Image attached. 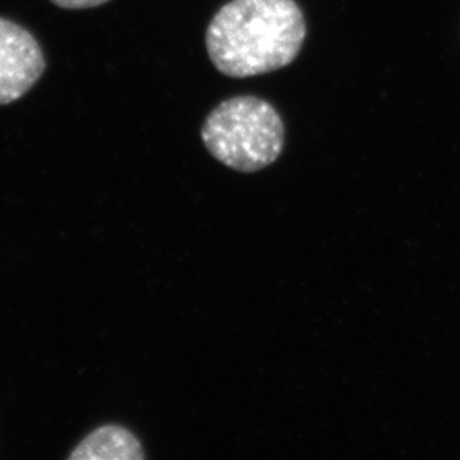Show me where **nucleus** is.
<instances>
[{
  "label": "nucleus",
  "instance_id": "2",
  "mask_svg": "<svg viewBox=\"0 0 460 460\" xmlns=\"http://www.w3.org/2000/svg\"><path fill=\"white\" fill-rule=\"evenodd\" d=\"M201 139L222 164L253 173L273 164L282 154L285 127L269 102L253 96L233 97L208 113Z\"/></svg>",
  "mask_w": 460,
  "mask_h": 460
},
{
  "label": "nucleus",
  "instance_id": "1",
  "mask_svg": "<svg viewBox=\"0 0 460 460\" xmlns=\"http://www.w3.org/2000/svg\"><path fill=\"white\" fill-rule=\"evenodd\" d=\"M305 33L296 0H231L208 24L206 49L221 74L249 78L291 65Z\"/></svg>",
  "mask_w": 460,
  "mask_h": 460
},
{
  "label": "nucleus",
  "instance_id": "4",
  "mask_svg": "<svg viewBox=\"0 0 460 460\" xmlns=\"http://www.w3.org/2000/svg\"><path fill=\"white\" fill-rule=\"evenodd\" d=\"M69 460H144L142 444L121 425H103L93 430L67 456Z\"/></svg>",
  "mask_w": 460,
  "mask_h": 460
},
{
  "label": "nucleus",
  "instance_id": "3",
  "mask_svg": "<svg viewBox=\"0 0 460 460\" xmlns=\"http://www.w3.org/2000/svg\"><path fill=\"white\" fill-rule=\"evenodd\" d=\"M44 70V51L31 31L0 18V104L22 99Z\"/></svg>",
  "mask_w": 460,
  "mask_h": 460
},
{
  "label": "nucleus",
  "instance_id": "5",
  "mask_svg": "<svg viewBox=\"0 0 460 460\" xmlns=\"http://www.w3.org/2000/svg\"><path fill=\"white\" fill-rule=\"evenodd\" d=\"M51 2L63 9H87L106 4L109 0H51Z\"/></svg>",
  "mask_w": 460,
  "mask_h": 460
}]
</instances>
